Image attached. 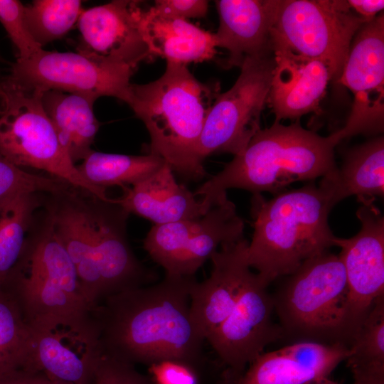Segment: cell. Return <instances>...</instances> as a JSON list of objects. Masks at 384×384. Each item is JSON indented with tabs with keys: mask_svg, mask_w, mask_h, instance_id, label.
Here are the masks:
<instances>
[{
	"mask_svg": "<svg viewBox=\"0 0 384 384\" xmlns=\"http://www.w3.org/2000/svg\"><path fill=\"white\" fill-rule=\"evenodd\" d=\"M0 22L17 49L18 60H27L43 49L28 28L21 1L0 0Z\"/></svg>",
	"mask_w": 384,
	"mask_h": 384,
	"instance_id": "obj_32",
	"label": "cell"
},
{
	"mask_svg": "<svg viewBox=\"0 0 384 384\" xmlns=\"http://www.w3.org/2000/svg\"><path fill=\"white\" fill-rule=\"evenodd\" d=\"M326 378L276 350L262 353L240 375H224L220 384H312Z\"/></svg>",
	"mask_w": 384,
	"mask_h": 384,
	"instance_id": "obj_27",
	"label": "cell"
},
{
	"mask_svg": "<svg viewBox=\"0 0 384 384\" xmlns=\"http://www.w3.org/2000/svg\"><path fill=\"white\" fill-rule=\"evenodd\" d=\"M195 281L194 276L165 274L158 283L105 299L93 310L103 354L134 366L198 363L206 338L191 315Z\"/></svg>",
	"mask_w": 384,
	"mask_h": 384,
	"instance_id": "obj_1",
	"label": "cell"
},
{
	"mask_svg": "<svg viewBox=\"0 0 384 384\" xmlns=\"http://www.w3.org/2000/svg\"><path fill=\"white\" fill-rule=\"evenodd\" d=\"M165 163L149 153L133 156L92 151L77 166L82 176L92 186L106 189L132 186L159 170Z\"/></svg>",
	"mask_w": 384,
	"mask_h": 384,
	"instance_id": "obj_25",
	"label": "cell"
},
{
	"mask_svg": "<svg viewBox=\"0 0 384 384\" xmlns=\"http://www.w3.org/2000/svg\"><path fill=\"white\" fill-rule=\"evenodd\" d=\"M29 372L17 368L0 371V384H27Z\"/></svg>",
	"mask_w": 384,
	"mask_h": 384,
	"instance_id": "obj_37",
	"label": "cell"
},
{
	"mask_svg": "<svg viewBox=\"0 0 384 384\" xmlns=\"http://www.w3.org/2000/svg\"><path fill=\"white\" fill-rule=\"evenodd\" d=\"M338 82L353 94L343 139L377 134L384 124V14L365 23L354 36Z\"/></svg>",
	"mask_w": 384,
	"mask_h": 384,
	"instance_id": "obj_14",
	"label": "cell"
},
{
	"mask_svg": "<svg viewBox=\"0 0 384 384\" xmlns=\"http://www.w3.org/2000/svg\"><path fill=\"white\" fill-rule=\"evenodd\" d=\"M272 296L284 335L297 341L350 347L348 286L338 255L326 251L304 262Z\"/></svg>",
	"mask_w": 384,
	"mask_h": 384,
	"instance_id": "obj_6",
	"label": "cell"
},
{
	"mask_svg": "<svg viewBox=\"0 0 384 384\" xmlns=\"http://www.w3.org/2000/svg\"><path fill=\"white\" fill-rule=\"evenodd\" d=\"M341 140L339 130L323 137L299 121L290 125L274 122L260 129L240 154L193 193L210 203L229 188L278 194L293 183L333 174L338 169L334 149Z\"/></svg>",
	"mask_w": 384,
	"mask_h": 384,
	"instance_id": "obj_3",
	"label": "cell"
},
{
	"mask_svg": "<svg viewBox=\"0 0 384 384\" xmlns=\"http://www.w3.org/2000/svg\"><path fill=\"white\" fill-rule=\"evenodd\" d=\"M30 328L31 342L22 368L41 371L66 384H92L103 354L93 311Z\"/></svg>",
	"mask_w": 384,
	"mask_h": 384,
	"instance_id": "obj_12",
	"label": "cell"
},
{
	"mask_svg": "<svg viewBox=\"0 0 384 384\" xmlns=\"http://www.w3.org/2000/svg\"><path fill=\"white\" fill-rule=\"evenodd\" d=\"M123 189V196L114 198L116 203L129 214L148 219L154 225L198 218L215 203L197 197L178 183L167 163L146 178Z\"/></svg>",
	"mask_w": 384,
	"mask_h": 384,
	"instance_id": "obj_20",
	"label": "cell"
},
{
	"mask_svg": "<svg viewBox=\"0 0 384 384\" xmlns=\"http://www.w3.org/2000/svg\"><path fill=\"white\" fill-rule=\"evenodd\" d=\"M346 360L353 384H384V294L375 301L353 334Z\"/></svg>",
	"mask_w": 384,
	"mask_h": 384,
	"instance_id": "obj_24",
	"label": "cell"
},
{
	"mask_svg": "<svg viewBox=\"0 0 384 384\" xmlns=\"http://www.w3.org/2000/svg\"><path fill=\"white\" fill-rule=\"evenodd\" d=\"M92 384H150L134 366L102 354Z\"/></svg>",
	"mask_w": 384,
	"mask_h": 384,
	"instance_id": "obj_33",
	"label": "cell"
},
{
	"mask_svg": "<svg viewBox=\"0 0 384 384\" xmlns=\"http://www.w3.org/2000/svg\"><path fill=\"white\" fill-rule=\"evenodd\" d=\"M31 337V329L18 305L0 287V371L23 366Z\"/></svg>",
	"mask_w": 384,
	"mask_h": 384,
	"instance_id": "obj_29",
	"label": "cell"
},
{
	"mask_svg": "<svg viewBox=\"0 0 384 384\" xmlns=\"http://www.w3.org/2000/svg\"><path fill=\"white\" fill-rule=\"evenodd\" d=\"M45 208L94 309L107 297L156 279L134 255L127 234L129 213L74 186L48 194Z\"/></svg>",
	"mask_w": 384,
	"mask_h": 384,
	"instance_id": "obj_2",
	"label": "cell"
},
{
	"mask_svg": "<svg viewBox=\"0 0 384 384\" xmlns=\"http://www.w3.org/2000/svg\"><path fill=\"white\" fill-rule=\"evenodd\" d=\"M135 68L97 59L78 51L41 50L18 60L7 80L28 90H59L95 100L110 96L126 102Z\"/></svg>",
	"mask_w": 384,
	"mask_h": 384,
	"instance_id": "obj_11",
	"label": "cell"
},
{
	"mask_svg": "<svg viewBox=\"0 0 384 384\" xmlns=\"http://www.w3.org/2000/svg\"><path fill=\"white\" fill-rule=\"evenodd\" d=\"M218 82L197 80L186 65L166 62L164 74L146 84H131L126 103L146 126L150 153L183 177L206 176L198 150L208 114L220 94Z\"/></svg>",
	"mask_w": 384,
	"mask_h": 384,
	"instance_id": "obj_4",
	"label": "cell"
},
{
	"mask_svg": "<svg viewBox=\"0 0 384 384\" xmlns=\"http://www.w3.org/2000/svg\"><path fill=\"white\" fill-rule=\"evenodd\" d=\"M1 80H0V83H1Z\"/></svg>",
	"mask_w": 384,
	"mask_h": 384,
	"instance_id": "obj_39",
	"label": "cell"
},
{
	"mask_svg": "<svg viewBox=\"0 0 384 384\" xmlns=\"http://www.w3.org/2000/svg\"><path fill=\"white\" fill-rule=\"evenodd\" d=\"M268 286L250 270L233 309L206 338L228 367L224 375H240L268 344L284 336L281 326L272 321L274 309Z\"/></svg>",
	"mask_w": 384,
	"mask_h": 384,
	"instance_id": "obj_13",
	"label": "cell"
},
{
	"mask_svg": "<svg viewBox=\"0 0 384 384\" xmlns=\"http://www.w3.org/2000/svg\"><path fill=\"white\" fill-rule=\"evenodd\" d=\"M43 194L19 195L0 211V287L21 255Z\"/></svg>",
	"mask_w": 384,
	"mask_h": 384,
	"instance_id": "obj_26",
	"label": "cell"
},
{
	"mask_svg": "<svg viewBox=\"0 0 384 384\" xmlns=\"http://www.w3.org/2000/svg\"><path fill=\"white\" fill-rule=\"evenodd\" d=\"M95 100L59 90L42 93L43 108L61 146L75 164L92 151L91 146L100 127L93 111Z\"/></svg>",
	"mask_w": 384,
	"mask_h": 384,
	"instance_id": "obj_22",
	"label": "cell"
},
{
	"mask_svg": "<svg viewBox=\"0 0 384 384\" xmlns=\"http://www.w3.org/2000/svg\"><path fill=\"white\" fill-rule=\"evenodd\" d=\"M350 8L367 21L373 20L377 14L383 10V0H348Z\"/></svg>",
	"mask_w": 384,
	"mask_h": 384,
	"instance_id": "obj_36",
	"label": "cell"
},
{
	"mask_svg": "<svg viewBox=\"0 0 384 384\" xmlns=\"http://www.w3.org/2000/svg\"><path fill=\"white\" fill-rule=\"evenodd\" d=\"M43 92L0 83V154L20 167L41 170L107 200L105 189L87 182L61 146L42 103Z\"/></svg>",
	"mask_w": 384,
	"mask_h": 384,
	"instance_id": "obj_7",
	"label": "cell"
},
{
	"mask_svg": "<svg viewBox=\"0 0 384 384\" xmlns=\"http://www.w3.org/2000/svg\"><path fill=\"white\" fill-rule=\"evenodd\" d=\"M312 384H338V383L331 380L329 378H326L319 382H316Z\"/></svg>",
	"mask_w": 384,
	"mask_h": 384,
	"instance_id": "obj_38",
	"label": "cell"
},
{
	"mask_svg": "<svg viewBox=\"0 0 384 384\" xmlns=\"http://www.w3.org/2000/svg\"><path fill=\"white\" fill-rule=\"evenodd\" d=\"M82 1L35 0L24 6V16L34 40L43 46L63 37L78 22Z\"/></svg>",
	"mask_w": 384,
	"mask_h": 384,
	"instance_id": "obj_28",
	"label": "cell"
},
{
	"mask_svg": "<svg viewBox=\"0 0 384 384\" xmlns=\"http://www.w3.org/2000/svg\"><path fill=\"white\" fill-rule=\"evenodd\" d=\"M275 66L267 102L274 122L319 112L332 75L322 60L293 53L271 41Z\"/></svg>",
	"mask_w": 384,
	"mask_h": 384,
	"instance_id": "obj_18",
	"label": "cell"
},
{
	"mask_svg": "<svg viewBox=\"0 0 384 384\" xmlns=\"http://www.w3.org/2000/svg\"><path fill=\"white\" fill-rule=\"evenodd\" d=\"M70 186L50 176L26 171L0 154V211L19 195L26 193H55Z\"/></svg>",
	"mask_w": 384,
	"mask_h": 384,
	"instance_id": "obj_30",
	"label": "cell"
},
{
	"mask_svg": "<svg viewBox=\"0 0 384 384\" xmlns=\"http://www.w3.org/2000/svg\"><path fill=\"white\" fill-rule=\"evenodd\" d=\"M157 384H197L192 367L174 360H165L150 366Z\"/></svg>",
	"mask_w": 384,
	"mask_h": 384,
	"instance_id": "obj_34",
	"label": "cell"
},
{
	"mask_svg": "<svg viewBox=\"0 0 384 384\" xmlns=\"http://www.w3.org/2000/svg\"><path fill=\"white\" fill-rule=\"evenodd\" d=\"M283 0H218L217 48L228 51L226 68L242 65L245 59L272 49L271 32Z\"/></svg>",
	"mask_w": 384,
	"mask_h": 384,
	"instance_id": "obj_19",
	"label": "cell"
},
{
	"mask_svg": "<svg viewBox=\"0 0 384 384\" xmlns=\"http://www.w3.org/2000/svg\"><path fill=\"white\" fill-rule=\"evenodd\" d=\"M335 206L355 196L358 201L384 196V139L377 137L354 147L346 154L340 168L321 178Z\"/></svg>",
	"mask_w": 384,
	"mask_h": 384,
	"instance_id": "obj_23",
	"label": "cell"
},
{
	"mask_svg": "<svg viewBox=\"0 0 384 384\" xmlns=\"http://www.w3.org/2000/svg\"><path fill=\"white\" fill-rule=\"evenodd\" d=\"M278 351L303 366L328 378L351 354L350 347L344 343L326 344L314 341H297Z\"/></svg>",
	"mask_w": 384,
	"mask_h": 384,
	"instance_id": "obj_31",
	"label": "cell"
},
{
	"mask_svg": "<svg viewBox=\"0 0 384 384\" xmlns=\"http://www.w3.org/2000/svg\"><path fill=\"white\" fill-rule=\"evenodd\" d=\"M368 22L347 1L283 0L271 32V41L294 53L319 59L338 80L351 43Z\"/></svg>",
	"mask_w": 384,
	"mask_h": 384,
	"instance_id": "obj_8",
	"label": "cell"
},
{
	"mask_svg": "<svg viewBox=\"0 0 384 384\" xmlns=\"http://www.w3.org/2000/svg\"><path fill=\"white\" fill-rule=\"evenodd\" d=\"M139 1L114 0L82 10L78 21V51L88 56L136 69L151 59L139 29Z\"/></svg>",
	"mask_w": 384,
	"mask_h": 384,
	"instance_id": "obj_16",
	"label": "cell"
},
{
	"mask_svg": "<svg viewBox=\"0 0 384 384\" xmlns=\"http://www.w3.org/2000/svg\"><path fill=\"white\" fill-rule=\"evenodd\" d=\"M375 200L359 201V232L350 238L335 237L334 245L346 272V323L351 340L375 301L384 294V218Z\"/></svg>",
	"mask_w": 384,
	"mask_h": 384,
	"instance_id": "obj_15",
	"label": "cell"
},
{
	"mask_svg": "<svg viewBox=\"0 0 384 384\" xmlns=\"http://www.w3.org/2000/svg\"><path fill=\"white\" fill-rule=\"evenodd\" d=\"M274 66L272 49L245 59L235 84L208 114L198 150L201 161L215 153L240 154L261 129Z\"/></svg>",
	"mask_w": 384,
	"mask_h": 384,
	"instance_id": "obj_9",
	"label": "cell"
},
{
	"mask_svg": "<svg viewBox=\"0 0 384 384\" xmlns=\"http://www.w3.org/2000/svg\"><path fill=\"white\" fill-rule=\"evenodd\" d=\"M139 25L151 59L159 56L166 62L186 65L209 60L217 54L214 33L154 6L142 9Z\"/></svg>",
	"mask_w": 384,
	"mask_h": 384,
	"instance_id": "obj_21",
	"label": "cell"
},
{
	"mask_svg": "<svg viewBox=\"0 0 384 384\" xmlns=\"http://www.w3.org/2000/svg\"><path fill=\"white\" fill-rule=\"evenodd\" d=\"M248 241L242 238L220 245L210 257L208 278L193 282L190 292L192 319L206 338L229 316L251 270L247 262Z\"/></svg>",
	"mask_w": 384,
	"mask_h": 384,
	"instance_id": "obj_17",
	"label": "cell"
},
{
	"mask_svg": "<svg viewBox=\"0 0 384 384\" xmlns=\"http://www.w3.org/2000/svg\"><path fill=\"white\" fill-rule=\"evenodd\" d=\"M154 6L159 11L171 16L187 20L203 18L208 11L206 0H156Z\"/></svg>",
	"mask_w": 384,
	"mask_h": 384,
	"instance_id": "obj_35",
	"label": "cell"
},
{
	"mask_svg": "<svg viewBox=\"0 0 384 384\" xmlns=\"http://www.w3.org/2000/svg\"><path fill=\"white\" fill-rule=\"evenodd\" d=\"M244 228L225 193L198 218L154 225L144 248L165 274L192 277L221 245L244 238Z\"/></svg>",
	"mask_w": 384,
	"mask_h": 384,
	"instance_id": "obj_10",
	"label": "cell"
},
{
	"mask_svg": "<svg viewBox=\"0 0 384 384\" xmlns=\"http://www.w3.org/2000/svg\"><path fill=\"white\" fill-rule=\"evenodd\" d=\"M334 206L320 183L284 191L269 200L253 195L254 232L247 247L250 267L270 284L329 251L336 237L329 225Z\"/></svg>",
	"mask_w": 384,
	"mask_h": 384,
	"instance_id": "obj_5",
	"label": "cell"
}]
</instances>
